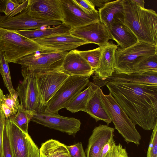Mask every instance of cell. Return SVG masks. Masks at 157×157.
<instances>
[{"mask_svg": "<svg viewBox=\"0 0 157 157\" xmlns=\"http://www.w3.org/2000/svg\"><path fill=\"white\" fill-rule=\"evenodd\" d=\"M147 157H157V124L153 129Z\"/></svg>", "mask_w": 157, "mask_h": 157, "instance_id": "obj_33", "label": "cell"}, {"mask_svg": "<svg viewBox=\"0 0 157 157\" xmlns=\"http://www.w3.org/2000/svg\"><path fill=\"white\" fill-rule=\"evenodd\" d=\"M78 52L94 70L98 66L101 56V48L99 47L92 50L87 51L78 50Z\"/></svg>", "mask_w": 157, "mask_h": 157, "instance_id": "obj_31", "label": "cell"}, {"mask_svg": "<svg viewBox=\"0 0 157 157\" xmlns=\"http://www.w3.org/2000/svg\"><path fill=\"white\" fill-rule=\"evenodd\" d=\"M104 85L134 124L153 129L157 124V85L112 81Z\"/></svg>", "mask_w": 157, "mask_h": 157, "instance_id": "obj_1", "label": "cell"}, {"mask_svg": "<svg viewBox=\"0 0 157 157\" xmlns=\"http://www.w3.org/2000/svg\"><path fill=\"white\" fill-rule=\"evenodd\" d=\"M70 157H86L82 144L78 142L74 145L67 146Z\"/></svg>", "mask_w": 157, "mask_h": 157, "instance_id": "obj_37", "label": "cell"}, {"mask_svg": "<svg viewBox=\"0 0 157 157\" xmlns=\"http://www.w3.org/2000/svg\"><path fill=\"white\" fill-rule=\"evenodd\" d=\"M29 0H6L5 15L12 17L20 13L28 6Z\"/></svg>", "mask_w": 157, "mask_h": 157, "instance_id": "obj_28", "label": "cell"}, {"mask_svg": "<svg viewBox=\"0 0 157 157\" xmlns=\"http://www.w3.org/2000/svg\"><path fill=\"white\" fill-rule=\"evenodd\" d=\"M157 46L138 41L127 48L120 47L116 50L114 72L129 74L135 67L147 58L157 53Z\"/></svg>", "mask_w": 157, "mask_h": 157, "instance_id": "obj_5", "label": "cell"}, {"mask_svg": "<svg viewBox=\"0 0 157 157\" xmlns=\"http://www.w3.org/2000/svg\"><path fill=\"white\" fill-rule=\"evenodd\" d=\"M32 40L44 48L60 51L74 50L81 45L90 44L85 40L72 35L70 33L50 36Z\"/></svg>", "mask_w": 157, "mask_h": 157, "instance_id": "obj_16", "label": "cell"}, {"mask_svg": "<svg viewBox=\"0 0 157 157\" xmlns=\"http://www.w3.org/2000/svg\"><path fill=\"white\" fill-rule=\"evenodd\" d=\"M61 71L69 76H86L89 78L94 72L88 63L80 55L78 50L68 52L63 62Z\"/></svg>", "mask_w": 157, "mask_h": 157, "instance_id": "obj_17", "label": "cell"}, {"mask_svg": "<svg viewBox=\"0 0 157 157\" xmlns=\"http://www.w3.org/2000/svg\"><path fill=\"white\" fill-rule=\"evenodd\" d=\"M18 97V94L16 90L13 95L7 94L5 95L3 103L11 109L15 115L18 112L20 105Z\"/></svg>", "mask_w": 157, "mask_h": 157, "instance_id": "obj_32", "label": "cell"}, {"mask_svg": "<svg viewBox=\"0 0 157 157\" xmlns=\"http://www.w3.org/2000/svg\"><path fill=\"white\" fill-rule=\"evenodd\" d=\"M114 136L112 137L105 144L102 150L100 157H104L110 148L116 144L113 138Z\"/></svg>", "mask_w": 157, "mask_h": 157, "instance_id": "obj_39", "label": "cell"}, {"mask_svg": "<svg viewBox=\"0 0 157 157\" xmlns=\"http://www.w3.org/2000/svg\"><path fill=\"white\" fill-rule=\"evenodd\" d=\"M0 73L2 76L5 85L10 95L16 92L11 81L8 62L4 53L0 51Z\"/></svg>", "mask_w": 157, "mask_h": 157, "instance_id": "obj_27", "label": "cell"}, {"mask_svg": "<svg viewBox=\"0 0 157 157\" xmlns=\"http://www.w3.org/2000/svg\"><path fill=\"white\" fill-rule=\"evenodd\" d=\"M1 108L6 119L10 118L15 115L11 109L8 107L3 103L2 104Z\"/></svg>", "mask_w": 157, "mask_h": 157, "instance_id": "obj_40", "label": "cell"}, {"mask_svg": "<svg viewBox=\"0 0 157 157\" xmlns=\"http://www.w3.org/2000/svg\"><path fill=\"white\" fill-rule=\"evenodd\" d=\"M6 118L1 108H0V157H3L2 142L4 128Z\"/></svg>", "mask_w": 157, "mask_h": 157, "instance_id": "obj_38", "label": "cell"}, {"mask_svg": "<svg viewBox=\"0 0 157 157\" xmlns=\"http://www.w3.org/2000/svg\"><path fill=\"white\" fill-rule=\"evenodd\" d=\"M94 6L101 8L103 7L105 4L112 1L111 0H90Z\"/></svg>", "mask_w": 157, "mask_h": 157, "instance_id": "obj_41", "label": "cell"}, {"mask_svg": "<svg viewBox=\"0 0 157 157\" xmlns=\"http://www.w3.org/2000/svg\"><path fill=\"white\" fill-rule=\"evenodd\" d=\"M102 105L114 125L115 128L127 143L140 144L141 136L128 116L115 100L110 93L104 94L99 89Z\"/></svg>", "mask_w": 157, "mask_h": 157, "instance_id": "obj_3", "label": "cell"}, {"mask_svg": "<svg viewBox=\"0 0 157 157\" xmlns=\"http://www.w3.org/2000/svg\"><path fill=\"white\" fill-rule=\"evenodd\" d=\"M39 150L40 157H70L67 146L53 139L42 143Z\"/></svg>", "mask_w": 157, "mask_h": 157, "instance_id": "obj_26", "label": "cell"}, {"mask_svg": "<svg viewBox=\"0 0 157 157\" xmlns=\"http://www.w3.org/2000/svg\"><path fill=\"white\" fill-rule=\"evenodd\" d=\"M42 27L37 29L15 31L16 33L31 40L60 34L70 33L72 29L62 23L53 27Z\"/></svg>", "mask_w": 157, "mask_h": 157, "instance_id": "obj_23", "label": "cell"}, {"mask_svg": "<svg viewBox=\"0 0 157 157\" xmlns=\"http://www.w3.org/2000/svg\"><path fill=\"white\" fill-rule=\"evenodd\" d=\"M2 153L3 157H13L8 133L5 126L3 134Z\"/></svg>", "mask_w": 157, "mask_h": 157, "instance_id": "obj_36", "label": "cell"}, {"mask_svg": "<svg viewBox=\"0 0 157 157\" xmlns=\"http://www.w3.org/2000/svg\"><path fill=\"white\" fill-rule=\"evenodd\" d=\"M124 23L138 41L157 46V14L154 10L142 8L133 0H122Z\"/></svg>", "mask_w": 157, "mask_h": 157, "instance_id": "obj_2", "label": "cell"}, {"mask_svg": "<svg viewBox=\"0 0 157 157\" xmlns=\"http://www.w3.org/2000/svg\"><path fill=\"white\" fill-rule=\"evenodd\" d=\"M72 35L101 47L112 40L109 30L100 21L83 26L72 28Z\"/></svg>", "mask_w": 157, "mask_h": 157, "instance_id": "obj_15", "label": "cell"}, {"mask_svg": "<svg viewBox=\"0 0 157 157\" xmlns=\"http://www.w3.org/2000/svg\"><path fill=\"white\" fill-rule=\"evenodd\" d=\"M5 126L8 133L13 157H40V150L28 133L22 131L10 118Z\"/></svg>", "mask_w": 157, "mask_h": 157, "instance_id": "obj_8", "label": "cell"}, {"mask_svg": "<svg viewBox=\"0 0 157 157\" xmlns=\"http://www.w3.org/2000/svg\"><path fill=\"white\" fill-rule=\"evenodd\" d=\"M104 157H128L125 147L121 144H115L108 151Z\"/></svg>", "mask_w": 157, "mask_h": 157, "instance_id": "obj_34", "label": "cell"}, {"mask_svg": "<svg viewBox=\"0 0 157 157\" xmlns=\"http://www.w3.org/2000/svg\"><path fill=\"white\" fill-rule=\"evenodd\" d=\"M101 48V56L94 74L95 77L103 79L111 76L115 71V54L118 47L117 45L109 41Z\"/></svg>", "mask_w": 157, "mask_h": 157, "instance_id": "obj_19", "label": "cell"}, {"mask_svg": "<svg viewBox=\"0 0 157 157\" xmlns=\"http://www.w3.org/2000/svg\"><path fill=\"white\" fill-rule=\"evenodd\" d=\"M59 1L63 16L62 23L72 28L100 21L98 11L88 14L80 9L73 0H59Z\"/></svg>", "mask_w": 157, "mask_h": 157, "instance_id": "obj_13", "label": "cell"}, {"mask_svg": "<svg viewBox=\"0 0 157 157\" xmlns=\"http://www.w3.org/2000/svg\"><path fill=\"white\" fill-rule=\"evenodd\" d=\"M5 95L2 90L0 88V108H1L2 104L3 103Z\"/></svg>", "mask_w": 157, "mask_h": 157, "instance_id": "obj_44", "label": "cell"}, {"mask_svg": "<svg viewBox=\"0 0 157 157\" xmlns=\"http://www.w3.org/2000/svg\"><path fill=\"white\" fill-rule=\"evenodd\" d=\"M6 0H0V13H4L6 7Z\"/></svg>", "mask_w": 157, "mask_h": 157, "instance_id": "obj_42", "label": "cell"}, {"mask_svg": "<svg viewBox=\"0 0 157 157\" xmlns=\"http://www.w3.org/2000/svg\"><path fill=\"white\" fill-rule=\"evenodd\" d=\"M76 5L86 13L91 14L97 11L90 0H73Z\"/></svg>", "mask_w": 157, "mask_h": 157, "instance_id": "obj_35", "label": "cell"}, {"mask_svg": "<svg viewBox=\"0 0 157 157\" xmlns=\"http://www.w3.org/2000/svg\"><path fill=\"white\" fill-rule=\"evenodd\" d=\"M31 121L71 135H75L80 130L81 124L79 119L62 116L45 108L33 113Z\"/></svg>", "mask_w": 157, "mask_h": 157, "instance_id": "obj_10", "label": "cell"}, {"mask_svg": "<svg viewBox=\"0 0 157 157\" xmlns=\"http://www.w3.org/2000/svg\"><path fill=\"white\" fill-rule=\"evenodd\" d=\"M93 77V82L100 88L104 83L112 81L157 85V72H149L143 74L133 73L128 75L114 72L111 76L105 78L100 79L94 76Z\"/></svg>", "mask_w": 157, "mask_h": 157, "instance_id": "obj_20", "label": "cell"}, {"mask_svg": "<svg viewBox=\"0 0 157 157\" xmlns=\"http://www.w3.org/2000/svg\"><path fill=\"white\" fill-rule=\"evenodd\" d=\"M67 53L44 48L24 56L16 63L36 73L61 70Z\"/></svg>", "mask_w": 157, "mask_h": 157, "instance_id": "obj_6", "label": "cell"}, {"mask_svg": "<svg viewBox=\"0 0 157 157\" xmlns=\"http://www.w3.org/2000/svg\"><path fill=\"white\" fill-rule=\"evenodd\" d=\"M23 81L18 85L16 91L20 105L23 110L32 115L41 109L39 103V94L36 74L32 71L21 67Z\"/></svg>", "mask_w": 157, "mask_h": 157, "instance_id": "obj_9", "label": "cell"}, {"mask_svg": "<svg viewBox=\"0 0 157 157\" xmlns=\"http://www.w3.org/2000/svg\"><path fill=\"white\" fill-rule=\"evenodd\" d=\"M115 128L100 124L94 128L88 139L86 157H100L105 144L113 136Z\"/></svg>", "mask_w": 157, "mask_h": 157, "instance_id": "obj_18", "label": "cell"}, {"mask_svg": "<svg viewBox=\"0 0 157 157\" xmlns=\"http://www.w3.org/2000/svg\"><path fill=\"white\" fill-rule=\"evenodd\" d=\"M0 16H1V15H0Z\"/></svg>", "mask_w": 157, "mask_h": 157, "instance_id": "obj_45", "label": "cell"}, {"mask_svg": "<svg viewBox=\"0 0 157 157\" xmlns=\"http://www.w3.org/2000/svg\"><path fill=\"white\" fill-rule=\"evenodd\" d=\"M98 87L94 95L89 101L86 112L95 119L96 122L103 121L108 125L112 121L108 115L101 103Z\"/></svg>", "mask_w": 157, "mask_h": 157, "instance_id": "obj_25", "label": "cell"}, {"mask_svg": "<svg viewBox=\"0 0 157 157\" xmlns=\"http://www.w3.org/2000/svg\"><path fill=\"white\" fill-rule=\"evenodd\" d=\"M98 10L100 21L109 30L115 21L118 20L124 21V13L122 0L112 1Z\"/></svg>", "mask_w": 157, "mask_h": 157, "instance_id": "obj_21", "label": "cell"}, {"mask_svg": "<svg viewBox=\"0 0 157 157\" xmlns=\"http://www.w3.org/2000/svg\"><path fill=\"white\" fill-rule=\"evenodd\" d=\"M31 115L23 109L20 105L17 113L10 117L15 124L23 132L28 133V124Z\"/></svg>", "mask_w": 157, "mask_h": 157, "instance_id": "obj_30", "label": "cell"}, {"mask_svg": "<svg viewBox=\"0 0 157 157\" xmlns=\"http://www.w3.org/2000/svg\"><path fill=\"white\" fill-rule=\"evenodd\" d=\"M89 78L85 76H69L48 101L45 108L57 114L59 110L66 108L68 104L87 86Z\"/></svg>", "mask_w": 157, "mask_h": 157, "instance_id": "obj_7", "label": "cell"}, {"mask_svg": "<svg viewBox=\"0 0 157 157\" xmlns=\"http://www.w3.org/2000/svg\"><path fill=\"white\" fill-rule=\"evenodd\" d=\"M133 1L139 6L142 8H145V2L143 0H133Z\"/></svg>", "mask_w": 157, "mask_h": 157, "instance_id": "obj_43", "label": "cell"}, {"mask_svg": "<svg viewBox=\"0 0 157 157\" xmlns=\"http://www.w3.org/2000/svg\"><path fill=\"white\" fill-rule=\"evenodd\" d=\"M59 21H52L37 19L30 15L27 7L17 15L9 17L6 15L0 17V27L12 31L28 30L40 29L43 27L58 25Z\"/></svg>", "mask_w": 157, "mask_h": 157, "instance_id": "obj_12", "label": "cell"}, {"mask_svg": "<svg viewBox=\"0 0 157 157\" xmlns=\"http://www.w3.org/2000/svg\"><path fill=\"white\" fill-rule=\"evenodd\" d=\"M88 87L82 91L68 104L66 108L72 113L79 111L86 112L88 102L98 87L93 82H89Z\"/></svg>", "mask_w": 157, "mask_h": 157, "instance_id": "obj_24", "label": "cell"}, {"mask_svg": "<svg viewBox=\"0 0 157 157\" xmlns=\"http://www.w3.org/2000/svg\"><path fill=\"white\" fill-rule=\"evenodd\" d=\"M44 48L14 31L0 27V51L8 63H16L24 56Z\"/></svg>", "mask_w": 157, "mask_h": 157, "instance_id": "obj_4", "label": "cell"}, {"mask_svg": "<svg viewBox=\"0 0 157 157\" xmlns=\"http://www.w3.org/2000/svg\"><path fill=\"white\" fill-rule=\"evenodd\" d=\"M28 14L42 20L62 22L63 16L59 0H29Z\"/></svg>", "mask_w": 157, "mask_h": 157, "instance_id": "obj_14", "label": "cell"}, {"mask_svg": "<svg viewBox=\"0 0 157 157\" xmlns=\"http://www.w3.org/2000/svg\"><path fill=\"white\" fill-rule=\"evenodd\" d=\"M109 31L112 40L116 41L121 48L129 47L138 41L136 36L125 25L124 21L118 20L115 21Z\"/></svg>", "mask_w": 157, "mask_h": 157, "instance_id": "obj_22", "label": "cell"}, {"mask_svg": "<svg viewBox=\"0 0 157 157\" xmlns=\"http://www.w3.org/2000/svg\"><path fill=\"white\" fill-rule=\"evenodd\" d=\"M33 72L36 76L39 103L41 109L45 108L48 101L69 75L61 70L44 72Z\"/></svg>", "mask_w": 157, "mask_h": 157, "instance_id": "obj_11", "label": "cell"}, {"mask_svg": "<svg viewBox=\"0 0 157 157\" xmlns=\"http://www.w3.org/2000/svg\"><path fill=\"white\" fill-rule=\"evenodd\" d=\"M149 72H157V53L141 61L135 67L132 73L143 74Z\"/></svg>", "mask_w": 157, "mask_h": 157, "instance_id": "obj_29", "label": "cell"}]
</instances>
